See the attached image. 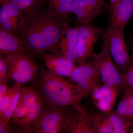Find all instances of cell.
Masks as SVG:
<instances>
[{"label":"cell","mask_w":133,"mask_h":133,"mask_svg":"<svg viewBox=\"0 0 133 133\" xmlns=\"http://www.w3.org/2000/svg\"><path fill=\"white\" fill-rule=\"evenodd\" d=\"M43 69L39 76V90L45 105L64 107L80 105L87 95L76 84Z\"/></svg>","instance_id":"obj_2"},{"label":"cell","mask_w":133,"mask_h":133,"mask_svg":"<svg viewBox=\"0 0 133 133\" xmlns=\"http://www.w3.org/2000/svg\"><path fill=\"white\" fill-rule=\"evenodd\" d=\"M77 39L76 52L78 63L87 60L95 54L94 48L99 37L104 33L103 27L93 26L92 23L77 26Z\"/></svg>","instance_id":"obj_7"},{"label":"cell","mask_w":133,"mask_h":133,"mask_svg":"<svg viewBox=\"0 0 133 133\" xmlns=\"http://www.w3.org/2000/svg\"><path fill=\"white\" fill-rule=\"evenodd\" d=\"M11 0H0V4L1 6L5 5L7 3L10 2Z\"/></svg>","instance_id":"obj_28"},{"label":"cell","mask_w":133,"mask_h":133,"mask_svg":"<svg viewBox=\"0 0 133 133\" xmlns=\"http://www.w3.org/2000/svg\"><path fill=\"white\" fill-rule=\"evenodd\" d=\"M8 89L7 83H0V97H6Z\"/></svg>","instance_id":"obj_27"},{"label":"cell","mask_w":133,"mask_h":133,"mask_svg":"<svg viewBox=\"0 0 133 133\" xmlns=\"http://www.w3.org/2000/svg\"><path fill=\"white\" fill-rule=\"evenodd\" d=\"M28 21L22 11L11 2L1 6L0 29L19 37L24 31Z\"/></svg>","instance_id":"obj_11"},{"label":"cell","mask_w":133,"mask_h":133,"mask_svg":"<svg viewBox=\"0 0 133 133\" xmlns=\"http://www.w3.org/2000/svg\"><path fill=\"white\" fill-rule=\"evenodd\" d=\"M64 108L46 105L45 111L36 126L33 133L61 132Z\"/></svg>","instance_id":"obj_13"},{"label":"cell","mask_w":133,"mask_h":133,"mask_svg":"<svg viewBox=\"0 0 133 133\" xmlns=\"http://www.w3.org/2000/svg\"><path fill=\"white\" fill-rule=\"evenodd\" d=\"M92 57L102 83L116 89L118 93L124 92L125 90V73H122L119 70L107 47L102 45L101 51L95 53Z\"/></svg>","instance_id":"obj_4"},{"label":"cell","mask_w":133,"mask_h":133,"mask_svg":"<svg viewBox=\"0 0 133 133\" xmlns=\"http://www.w3.org/2000/svg\"><path fill=\"white\" fill-rule=\"evenodd\" d=\"M125 28L105 29L103 34L102 44L108 48L112 59L123 74L127 71L131 61L124 37Z\"/></svg>","instance_id":"obj_5"},{"label":"cell","mask_w":133,"mask_h":133,"mask_svg":"<svg viewBox=\"0 0 133 133\" xmlns=\"http://www.w3.org/2000/svg\"><path fill=\"white\" fill-rule=\"evenodd\" d=\"M22 88L21 84L17 83L11 87L12 93L8 106L2 116L0 117V123L7 124L10 122L19 103Z\"/></svg>","instance_id":"obj_21"},{"label":"cell","mask_w":133,"mask_h":133,"mask_svg":"<svg viewBox=\"0 0 133 133\" xmlns=\"http://www.w3.org/2000/svg\"><path fill=\"white\" fill-rule=\"evenodd\" d=\"M128 48L131 50L132 52L131 56V61L130 65L127 71L125 73V90L127 88L133 87V38L131 37L127 42Z\"/></svg>","instance_id":"obj_23"},{"label":"cell","mask_w":133,"mask_h":133,"mask_svg":"<svg viewBox=\"0 0 133 133\" xmlns=\"http://www.w3.org/2000/svg\"><path fill=\"white\" fill-rule=\"evenodd\" d=\"M66 21L40 10L28 20L26 28L19 38L32 56L42 57L59 38Z\"/></svg>","instance_id":"obj_1"},{"label":"cell","mask_w":133,"mask_h":133,"mask_svg":"<svg viewBox=\"0 0 133 133\" xmlns=\"http://www.w3.org/2000/svg\"><path fill=\"white\" fill-rule=\"evenodd\" d=\"M10 124V122L7 124L0 123V133H16Z\"/></svg>","instance_id":"obj_25"},{"label":"cell","mask_w":133,"mask_h":133,"mask_svg":"<svg viewBox=\"0 0 133 133\" xmlns=\"http://www.w3.org/2000/svg\"><path fill=\"white\" fill-rule=\"evenodd\" d=\"M46 5L45 12L61 21H66L72 13L73 0H43Z\"/></svg>","instance_id":"obj_19"},{"label":"cell","mask_w":133,"mask_h":133,"mask_svg":"<svg viewBox=\"0 0 133 133\" xmlns=\"http://www.w3.org/2000/svg\"><path fill=\"white\" fill-rule=\"evenodd\" d=\"M20 101L24 113L18 127L24 133H33L45 111L46 105L40 90L35 86L23 87Z\"/></svg>","instance_id":"obj_3"},{"label":"cell","mask_w":133,"mask_h":133,"mask_svg":"<svg viewBox=\"0 0 133 133\" xmlns=\"http://www.w3.org/2000/svg\"><path fill=\"white\" fill-rule=\"evenodd\" d=\"M129 133H133V124L130 128L129 131Z\"/></svg>","instance_id":"obj_29"},{"label":"cell","mask_w":133,"mask_h":133,"mask_svg":"<svg viewBox=\"0 0 133 133\" xmlns=\"http://www.w3.org/2000/svg\"><path fill=\"white\" fill-rule=\"evenodd\" d=\"M133 16V0H123L112 13L106 29L125 27Z\"/></svg>","instance_id":"obj_17"},{"label":"cell","mask_w":133,"mask_h":133,"mask_svg":"<svg viewBox=\"0 0 133 133\" xmlns=\"http://www.w3.org/2000/svg\"><path fill=\"white\" fill-rule=\"evenodd\" d=\"M42 57L48 70L62 77L70 78L76 66L74 62L50 53L45 52Z\"/></svg>","instance_id":"obj_16"},{"label":"cell","mask_w":133,"mask_h":133,"mask_svg":"<svg viewBox=\"0 0 133 133\" xmlns=\"http://www.w3.org/2000/svg\"><path fill=\"white\" fill-rule=\"evenodd\" d=\"M123 93L120 101L113 111L127 121L133 122V87L127 88Z\"/></svg>","instance_id":"obj_20"},{"label":"cell","mask_w":133,"mask_h":133,"mask_svg":"<svg viewBox=\"0 0 133 133\" xmlns=\"http://www.w3.org/2000/svg\"><path fill=\"white\" fill-rule=\"evenodd\" d=\"M123 0H109V11L110 15H111L116 7Z\"/></svg>","instance_id":"obj_26"},{"label":"cell","mask_w":133,"mask_h":133,"mask_svg":"<svg viewBox=\"0 0 133 133\" xmlns=\"http://www.w3.org/2000/svg\"><path fill=\"white\" fill-rule=\"evenodd\" d=\"M77 32V26L72 28L65 22L59 38L49 51L50 53L78 63L76 52Z\"/></svg>","instance_id":"obj_10"},{"label":"cell","mask_w":133,"mask_h":133,"mask_svg":"<svg viewBox=\"0 0 133 133\" xmlns=\"http://www.w3.org/2000/svg\"><path fill=\"white\" fill-rule=\"evenodd\" d=\"M3 55L7 65L10 79L21 84L35 79L37 65L31 55L21 52Z\"/></svg>","instance_id":"obj_6"},{"label":"cell","mask_w":133,"mask_h":133,"mask_svg":"<svg viewBox=\"0 0 133 133\" xmlns=\"http://www.w3.org/2000/svg\"><path fill=\"white\" fill-rule=\"evenodd\" d=\"M78 64L74 68L70 78L87 94L98 84L99 76L93 61Z\"/></svg>","instance_id":"obj_12"},{"label":"cell","mask_w":133,"mask_h":133,"mask_svg":"<svg viewBox=\"0 0 133 133\" xmlns=\"http://www.w3.org/2000/svg\"><path fill=\"white\" fill-rule=\"evenodd\" d=\"M10 2L22 11L27 21L40 11L43 5V0H11Z\"/></svg>","instance_id":"obj_22"},{"label":"cell","mask_w":133,"mask_h":133,"mask_svg":"<svg viewBox=\"0 0 133 133\" xmlns=\"http://www.w3.org/2000/svg\"><path fill=\"white\" fill-rule=\"evenodd\" d=\"M95 133H127L133 122L124 119L113 111L103 113L97 111L89 114Z\"/></svg>","instance_id":"obj_9"},{"label":"cell","mask_w":133,"mask_h":133,"mask_svg":"<svg viewBox=\"0 0 133 133\" xmlns=\"http://www.w3.org/2000/svg\"><path fill=\"white\" fill-rule=\"evenodd\" d=\"M10 78L4 55L0 54V83H7Z\"/></svg>","instance_id":"obj_24"},{"label":"cell","mask_w":133,"mask_h":133,"mask_svg":"<svg viewBox=\"0 0 133 133\" xmlns=\"http://www.w3.org/2000/svg\"><path fill=\"white\" fill-rule=\"evenodd\" d=\"M21 52L30 54L19 37L0 29V54L7 55Z\"/></svg>","instance_id":"obj_18"},{"label":"cell","mask_w":133,"mask_h":133,"mask_svg":"<svg viewBox=\"0 0 133 133\" xmlns=\"http://www.w3.org/2000/svg\"><path fill=\"white\" fill-rule=\"evenodd\" d=\"M61 133H95L90 114L80 105L65 107Z\"/></svg>","instance_id":"obj_8"},{"label":"cell","mask_w":133,"mask_h":133,"mask_svg":"<svg viewBox=\"0 0 133 133\" xmlns=\"http://www.w3.org/2000/svg\"><path fill=\"white\" fill-rule=\"evenodd\" d=\"M106 0H73L72 13L79 24L92 23L100 14Z\"/></svg>","instance_id":"obj_15"},{"label":"cell","mask_w":133,"mask_h":133,"mask_svg":"<svg viewBox=\"0 0 133 133\" xmlns=\"http://www.w3.org/2000/svg\"><path fill=\"white\" fill-rule=\"evenodd\" d=\"M93 103L97 111L103 113L112 111L118 97V91L108 86L98 84L91 91Z\"/></svg>","instance_id":"obj_14"}]
</instances>
